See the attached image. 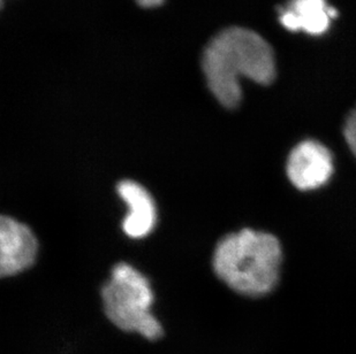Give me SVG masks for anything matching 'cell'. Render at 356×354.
Masks as SVG:
<instances>
[{"instance_id": "6da1fadb", "label": "cell", "mask_w": 356, "mask_h": 354, "mask_svg": "<svg viewBox=\"0 0 356 354\" xmlns=\"http://www.w3.org/2000/svg\"><path fill=\"white\" fill-rule=\"evenodd\" d=\"M202 67L208 87L227 108L241 101L240 77L268 85L276 78L273 47L255 31L233 27L219 33L205 47Z\"/></svg>"}, {"instance_id": "7a4b0ae2", "label": "cell", "mask_w": 356, "mask_h": 354, "mask_svg": "<svg viewBox=\"0 0 356 354\" xmlns=\"http://www.w3.org/2000/svg\"><path fill=\"white\" fill-rule=\"evenodd\" d=\"M282 260V245L273 235L242 229L219 242L213 269L238 294L262 297L278 284Z\"/></svg>"}, {"instance_id": "3957f363", "label": "cell", "mask_w": 356, "mask_h": 354, "mask_svg": "<svg viewBox=\"0 0 356 354\" xmlns=\"http://www.w3.org/2000/svg\"><path fill=\"white\" fill-rule=\"evenodd\" d=\"M105 314L124 331H135L150 341L163 336V328L152 314L154 294L148 280L129 264L112 269L111 280L102 289Z\"/></svg>"}, {"instance_id": "277c9868", "label": "cell", "mask_w": 356, "mask_h": 354, "mask_svg": "<svg viewBox=\"0 0 356 354\" xmlns=\"http://www.w3.org/2000/svg\"><path fill=\"white\" fill-rule=\"evenodd\" d=\"M333 157L329 149L313 140L298 144L289 153L286 171L293 185L301 191L325 185L333 174Z\"/></svg>"}, {"instance_id": "5b68a950", "label": "cell", "mask_w": 356, "mask_h": 354, "mask_svg": "<svg viewBox=\"0 0 356 354\" xmlns=\"http://www.w3.org/2000/svg\"><path fill=\"white\" fill-rule=\"evenodd\" d=\"M38 239L33 231L12 217L0 220V275L8 278L26 271L38 255Z\"/></svg>"}, {"instance_id": "8992f818", "label": "cell", "mask_w": 356, "mask_h": 354, "mask_svg": "<svg viewBox=\"0 0 356 354\" xmlns=\"http://www.w3.org/2000/svg\"><path fill=\"white\" fill-rule=\"evenodd\" d=\"M337 10L326 0H291L280 10L279 21L287 31L321 36L327 31Z\"/></svg>"}, {"instance_id": "52a82bcc", "label": "cell", "mask_w": 356, "mask_h": 354, "mask_svg": "<svg viewBox=\"0 0 356 354\" xmlns=\"http://www.w3.org/2000/svg\"><path fill=\"white\" fill-rule=\"evenodd\" d=\"M118 194L129 208V213L122 222L124 234L131 238L145 237L155 228L157 220L155 201L152 194L141 184L133 180L120 182Z\"/></svg>"}, {"instance_id": "ba28073f", "label": "cell", "mask_w": 356, "mask_h": 354, "mask_svg": "<svg viewBox=\"0 0 356 354\" xmlns=\"http://www.w3.org/2000/svg\"><path fill=\"white\" fill-rule=\"evenodd\" d=\"M343 136L356 157V108L350 114L343 128Z\"/></svg>"}, {"instance_id": "9c48e42d", "label": "cell", "mask_w": 356, "mask_h": 354, "mask_svg": "<svg viewBox=\"0 0 356 354\" xmlns=\"http://www.w3.org/2000/svg\"><path fill=\"white\" fill-rule=\"evenodd\" d=\"M163 1H164V0H138V3H140L141 6L148 7V8H150V7L159 6V5L163 3Z\"/></svg>"}]
</instances>
